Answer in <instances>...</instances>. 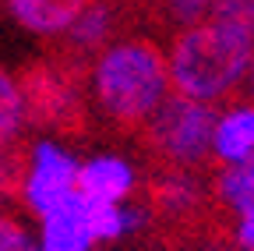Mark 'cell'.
Instances as JSON below:
<instances>
[{"label": "cell", "instance_id": "obj_4", "mask_svg": "<svg viewBox=\"0 0 254 251\" xmlns=\"http://www.w3.org/2000/svg\"><path fill=\"white\" fill-rule=\"evenodd\" d=\"M85 71L64 64L57 57L32 60L18 71V88L25 103V120L36 128H53L60 135H85V103H81Z\"/></svg>", "mask_w": 254, "mask_h": 251}, {"label": "cell", "instance_id": "obj_14", "mask_svg": "<svg viewBox=\"0 0 254 251\" xmlns=\"http://www.w3.org/2000/svg\"><path fill=\"white\" fill-rule=\"evenodd\" d=\"M0 251H39L28 230L11 216H0Z\"/></svg>", "mask_w": 254, "mask_h": 251}, {"label": "cell", "instance_id": "obj_19", "mask_svg": "<svg viewBox=\"0 0 254 251\" xmlns=\"http://www.w3.org/2000/svg\"><path fill=\"white\" fill-rule=\"evenodd\" d=\"M0 202H4V195H0Z\"/></svg>", "mask_w": 254, "mask_h": 251}, {"label": "cell", "instance_id": "obj_12", "mask_svg": "<svg viewBox=\"0 0 254 251\" xmlns=\"http://www.w3.org/2000/svg\"><path fill=\"white\" fill-rule=\"evenodd\" d=\"M25 120V103H21V88L18 82L0 68V142H11L21 131Z\"/></svg>", "mask_w": 254, "mask_h": 251}, {"label": "cell", "instance_id": "obj_18", "mask_svg": "<svg viewBox=\"0 0 254 251\" xmlns=\"http://www.w3.org/2000/svg\"><path fill=\"white\" fill-rule=\"evenodd\" d=\"M247 103H254V60L247 68Z\"/></svg>", "mask_w": 254, "mask_h": 251}, {"label": "cell", "instance_id": "obj_6", "mask_svg": "<svg viewBox=\"0 0 254 251\" xmlns=\"http://www.w3.org/2000/svg\"><path fill=\"white\" fill-rule=\"evenodd\" d=\"M78 187V163L53 142H39L32 149V163L25 177V191L21 202L28 212L46 216L57 202H64Z\"/></svg>", "mask_w": 254, "mask_h": 251}, {"label": "cell", "instance_id": "obj_8", "mask_svg": "<svg viewBox=\"0 0 254 251\" xmlns=\"http://www.w3.org/2000/svg\"><path fill=\"white\" fill-rule=\"evenodd\" d=\"M78 191L88 202H124L134 191V170L120 156H95L78 167Z\"/></svg>", "mask_w": 254, "mask_h": 251}, {"label": "cell", "instance_id": "obj_3", "mask_svg": "<svg viewBox=\"0 0 254 251\" xmlns=\"http://www.w3.org/2000/svg\"><path fill=\"white\" fill-rule=\"evenodd\" d=\"M215 117H219V110L212 103H198V99H187L180 92H173V96H166L155 106V113L141 124L145 145L166 167L194 170L212 156Z\"/></svg>", "mask_w": 254, "mask_h": 251}, {"label": "cell", "instance_id": "obj_5", "mask_svg": "<svg viewBox=\"0 0 254 251\" xmlns=\"http://www.w3.org/2000/svg\"><path fill=\"white\" fill-rule=\"evenodd\" d=\"M103 202H88L78 187L57 202L43 219V237L39 251H92L95 244H103Z\"/></svg>", "mask_w": 254, "mask_h": 251}, {"label": "cell", "instance_id": "obj_7", "mask_svg": "<svg viewBox=\"0 0 254 251\" xmlns=\"http://www.w3.org/2000/svg\"><path fill=\"white\" fill-rule=\"evenodd\" d=\"M95 4V0H7L14 21L32 36H60Z\"/></svg>", "mask_w": 254, "mask_h": 251}, {"label": "cell", "instance_id": "obj_16", "mask_svg": "<svg viewBox=\"0 0 254 251\" xmlns=\"http://www.w3.org/2000/svg\"><path fill=\"white\" fill-rule=\"evenodd\" d=\"M233 237H237V248H240V251H254V202L237 212V230H233Z\"/></svg>", "mask_w": 254, "mask_h": 251}, {"label": "cell", "instance_id": "obj_2", "mask_svg": "<svg viewBox=\"0 0 254 251\" xmlns=\"http://www.w3.org/2000/svg\"><path fill=\"white\" fill-rule=\"evenodd\" d=\"M92 96L110 124L134 131L170 96L166 53L152 39H113L92 60Z\"/></svg>", "mask_w": 254, "mask_h": 251}, {"label": "cell", "instance_id": "obj_17", "mask_svg": "<svg viewBox=\"0 0 254 251\" xmlns=\"http://www.w3.org/2000/svg\"><path fill=\"white\" fill-rule=\"evenodd\" d=\"M198 251H240L237 244H222V241H208V244H201Z\"/></svg>", "mask_w": 254, "mask_h": 251}, {"label": "cell", "instance_id": "obj_1", "mask_svg": "<svg viewBox=\"0 0 254 251\" xmlns=\"http://www.w3.org/2000/svg\"><path fill=\"white\" fill-rule=\"evenodd\" d=\"M251 60L254 28L212 14L190 28H180V36L170 46L166 68L173 92L198 103H215L247 78Z\"/></svg>", "mask_w": 254, "mask_h": 251}, {"label": "cell", "instance_id": "obj_11", "mask_svg": "<svg viewBox=\"0 0 254 251\" xmlns=\"http://www.w3.org/2000/svg\"><path fill=\"white\" fill-rule=\"evenodd\" d=\"M215 195L230 212H240L244 205L254 202V156L244 160V163L222 167V173L215 180Z\"/></svg>", "mask_w": 254, "mask_h": 251}, {"label": "cell", "instance_id": "obj_10", "mask_svg": "<svg viewBox=\"0 0 254 251\" xmlns=\"http://www.w3.org/2000/svg\"><path fill=\"white\" fill-rule=\"evenodd\" d=\"M201 202V191H198V180L194 177H187V173H170L155 184V191H152V205L163 212V216H187L190 209H198Z\"/></svg>", "mask_w": 254, "mask_h": 251}, {"label": "cell", "instance_id": "obj_15", "mask_svg": "<svg viewBox=\"0 0 254 251\" xmlns=\"http://www.w3.org/2000/svg\"><path fill=\"white\" fill-rule=\"evenodd\" d=\"M212 14L254 28V0H215V4H212Z\"/></svg>", "mask_w": 254, "mask_h": 251}, {"label": "cell", "instance_id": "obj_13", "mask_svg": "<svg viewBox=\"0 0 254 251\" xmlns=\"http://www.w3.org/2000/svg\"><path fill=\"white\" fill-rule=\"evenodd\" d=\"M212 4L215 0H163V11L173 25L180 28H190L205 18H212Z\"/></svg>", "mask_w": 254, "mask_h": 251}, {"label": "cell", "instance_id": "obj_9", "mask_svg": "<svg viewBox=\"0 0 254 251\" xmlns=\"http://www.w3.org/2000/svg\"><path fill=\"white\" fill-rule=\"evenodd\" d=\"M212 156L230 167L244 163L254 156V103L230 106L215 117V131H212Z\"/></svg>", "mask_w": 254, "mask_h": 251}]
</instances>
